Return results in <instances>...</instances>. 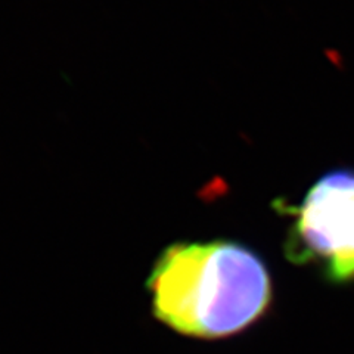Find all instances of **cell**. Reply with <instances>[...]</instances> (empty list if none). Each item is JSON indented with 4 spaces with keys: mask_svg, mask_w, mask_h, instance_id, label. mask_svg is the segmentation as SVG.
I'll list each match as a JSON object with an SVG mask.
<instances>
[{
    "mask_svg": "<svg viewBox=\"0 0 354 354\" xmlns=\"http://www.w3.org/2000/svg\"><path fill=\"white\" fill-rule=\"evenodd\" d=\"M281 209L292 217L286 259L316 266L330 283H354V170L324 174L300 204L281 203Z\"/></svg>",
    "mask_w": 354,
    "mask_h": 354,
    "instance_id": "obj_2",
    "label": "cell"
},
{
    "mask_svg": "<svg viewBox=\"0 0 354 354\" xmlns=\"http://www.w3.org/2000/svg\"><path fill=\"white\" fill-rule=\"evenodd\" d=\"M153 317L179 335L217 341L235 337L270 312L268 266L235 241L176 242L147 282Z\"/></svg>",
    "mask_w": 354,
    "mask_h": 354,
    "instance_id": "obj_1",
    "label": "cell"
}]
</instances>
